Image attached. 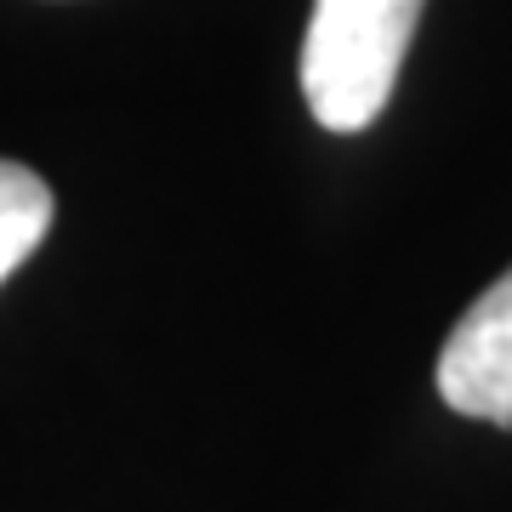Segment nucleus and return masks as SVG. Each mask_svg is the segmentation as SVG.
Returning <instances> with one entry per match:
<instances>
[{
    "instance_id": "1",
    "label": "nucleus",
    "mask_w": 512,
    "mask_h": 512,
    "mask_svg": "<svg viewBox=\"0 0 512 512\" xmlns=\"http://www.w3.org/2000/svg\"><path fill=\"white\" fill-rule=\"evenodd\" d=\"M427 0H313L302 35V97L325 131H365L399 86Z\"/></svg>"
},
{
    "instance_id": "2",
    "label": "nucleus",
    "mask_w": 512,
    "mask_h": 512,
    "mask_svg": "<svg viewBox=\"0 0 512 512\" xmlns=\"http://www.w3.org/2000/svg\"><path fill=\"white\" fill-rule=\"evenodd\" d=\"M439 393L456 416L512 427V268L456 319L439 353Z\"/></svg>"
},
{
    "instance_id": "3",
    "label": "nucleus",
    "mask_w": 512,
    "mask_h": 512,
    "mask_svg": "<svg viewBox=\"0 0 512 512\" xmlns=\"http://www.w3.org/2000/svg\"><path fill=\"white\" fill-rule=\"evenodd\" d=\"M46 228H52V188H46V177L18 160H0V285L40 251Z\"/></svg>"
}]
</instances>
